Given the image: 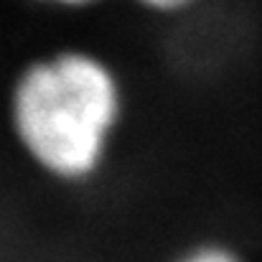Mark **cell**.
<instances>
[{
	"label": "cell",
	"instance_id": "1",
	"mask_svg": "<svg viewBox=\"0 0 262 262\" xmlns=\"http://www.w3.org/2000/svg\"><path fill=\"white\" fill-rule=\"evenodd\" d=\"M117 97L107 72L87 56L33 67L15 92V127L26 148L59 176L94 166L115 117Z\"/></svg>",
	"mask_w": 262,
	"mask_h": 262
},
{
	"label": "cell",
	"instance_id": "2",
	"mask_svg": "<svg viewBox=\"0 0 262 262\" xmlns=\"http://www.w3.org/2000/svg\"><path fill=\"white\" fill-rule=\"evenodd\" d=\"M183 262H237V260L232 255L222 252V250H201V252H196L193 257H188Z\"/></svg>",
	"mask_w": 262,
	"mask_h": 262
},
{
	"label": "cell",
	"instance_id": "3",
	"mask_svg": "<svg viewBox=\"0 0 262 262\" xmlns=\"http://www.w3.org/2000/svg\"><path fill=\"white\" fill-rule=\"evenodd\" d=\"M150 8H158V10H171V8H181V3H150Z\"/></svg>",
	"mask_w": 262,
	"mask_h": 262
}]
</instances>
